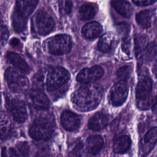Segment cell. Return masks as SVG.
I'll return each mask as SVG.
<instances>
[{
  "instance_id": "6da1fadb",
  "label": "cell",
  "mask_w": 157,
  "mask_h": 157,
  "mask_svg": "<svg viewBox=\"0 0 157 157\" xmlns=\"http://www.w3.org/2000/svg\"><path fill=\"white\" fill-rule=\"evenodd\" d=\"M102 88L96 83H86L76 90L71 96L74 107L80 112H88L95 109L100 102Z\"/></svg>"
},
{
  "instance_id": "7a4b0ae2",
  "label": "cell",
  "mask_w": 157,
  "mask_h": 157,
  "mask_svg": "<svg viewBox=\"0 0 157 157\" xmlns=\"http://www.w3.org/2000/svg\"><path fill=\"white\" fill-rule=\"evenodd\" d=\"M55 126L53 118L51 116L40 115L33 121L29 129V134L34 139L45 141L52 137Z\"/></svg>"
},
{
  "instance_id": "3957f363",
  "label": "cell",
  "mask_w": 157,
  "mask_h": 157,
  "mask_svg": "<svg viewBox=\"0 0 157 157\" xmlns=\"http://www.w3.org/2000/svg\"><path fill=\"white\" fill-rule=\"evenodd\" d=\"M5 78L9 88L15 93H23L28 90L29 82L25 75L20 70L9 67L5 72Z\"/></svg>"
},
{
  "instance_id": "277c9868",
  "label": "cell",
  "mask_w": 157,
  "mask_h": 157,
  "mask_svg": "<svg viewBox=\"0 0 157 157\" xmlns=\"http://www.w3.org/2000/svg\"><path fill=\"white\" fill-rule=\"evenodd\" d=\"M45 47L51 54L61 55L68 53L72 47V40L69 36L58 34L45 41Z\"/></svg>"
},
{
  "instance_id": "5b68a950",
  "label": "cell",
  "mask_w": 157,
  "mask_h": 157,
  "mask_svg": "<svg viewBox=\"0 0 157 157\" xmlns=\"http://www.w3.org/2000/svg\"><path fill=\"white\" fill-rule=\"evenodd\" d=\"M55 25L53 18L44 10H39L32 19L33 30L39 35L48 34L53 29Z\"/></svg>"
},
{
  "instance_id": "8992f818",
  "label": "cell",
  "mask_w": 157,
  "mask_h": 157,
  "mask_svg": "<svg viewBox=\"0 0 157 157\" xmlns=\"http://www.w3.org/2000/svg\"><path fill=\"white\" fill-rule=\"evenodd\" d=\"M70 78L69 72L63 67H56L48 73L46 86L49 91H54L65 84Z\"/></svg>"
},
{
  "instance_id": "52a82bcc",
  "label": "cell",
  "mask_w": 157,
  "mask_h": 157,
  "mask_svg": "<svg viewBox=\"0 0 157 157\" xmlns=\"http://www.w3.org/2000/svg\"><path fill=\"white\" fill-rule=\"evenodd\" d=\"M6 105L10 112L15 121L18 123L24 122L28 117L25 103L21 99L13 98H6Z\"/></svg>"
},
{
  "instance_id": "ba28073f",
  "label": "cell",
  "mask_w": 157,
  "mask_h": 157,
  "mask_svg": "<svg viewBox=\"0 0 157 157\" xmlns=\"http://www.w3.org/2000/svg\"><path fill=\"white\" fill-rule=\"evenodd\" d=\"M128 94V85L126 81L121 80L116 83L111 88L110 100L115 106L121 105L126 101Z\"/></svg>"
},
{
  "instance_id": "9c48e42d",
  "label": "cell",
  "mask_w": 157,
  "mask_h": 157,
  "mask_svg": "<svg viewBox=\"0 0 157 157\" xmlns=\"http://www.w3.org/2000/svg\"><path fill=\"white\" fill-rule=\"evenodd\" d=\"M26 98L29 104L36 109L45 110L49 106V100L41 90L33 88L29 91Z\"/></svg>"
},
{
  "instance_id": "30bf717a",
  "label": "cell",
  "mask_w": 157,
  "mask_h": 157,
  "mask_svg": "<svg viewBox=\"0 0 157 157\" xmlns=\"http://www.w3.org/2000/svg\"><path fill=\"white\" fill-rule=\"evenodd\" d=\"M104 74L103 69L99 66L81 70L77 75V80L82 83H91L99 79Z\"/></svg>"
},
{
  "instance_id": "8fae6325",
  "label": "cell",
  "mask_w": 157,
  "mask_h": 157,
  "mask_svg": "<svg viewBox=\"0 0 157 157\" xmlns=\"http://www.w3.org/2000/svg\"><path fill=\"white\" fill-rule=\"evenodd\" d=\"M61 123L66 130L73 131L79 127L80 117L71 111L64 110L61 115Z\"/></svg>"
},
{
  "instance_id": "7c38bea8",
  "label": "cell",
  "mask_w": 157,
  "mask_h": 157,
  "mask_svg": "<svg viewBox=\"0 0 157 157\" xmlns=\"http://www.w3.org/2000/svg\"><path fill=\"white\" fill-rule=\"evenodd\" d=\"M38 0H17L13 13L27 19L36 8Z\"/></svg>"
},
{
  "instance_id": "4fadbf2b",
  "label": "cell",
  "mask_w": 157,
  "mask_h": 157,
  "mask_svg": "<svg viewBox=\"0 0 157 157\" xmlns=\"http://www.w3.org/2000/svg\"><path fill=\"white\" fill-rule=\"evenodd\" d=\"M152 90V82L148 77L142 78L137 83L136 91V98L138 101L144 100L150 96Z\"/></svg>"
},
{
  "instance_id": "5bb4252c",
  "label": "cell",
  "mask_w": 157,
  "mask_h": 157,
  "mask_svg": "<svg viewBox=\"0 0 157 157\" xmlns=\"http://www.w3.org/2000/svg\"><path fill=\"white\" fill-rule=\"evenodd\" d=\"M13 133V125L11 120L5 113L0 112V139H7Z\"/></svg>"
},
{
  "instance_id": "9a60e30c",
  "label": "cell",
  "mask_w": 157,
  "mask_h": 157,
  "mask_svg": "<svg viewBox=\"0 0 157 157\" xmlns=\"http://www.w3.org/2000/svg\"><path fill=\"white\" fill-rule=\"evenodd\" d=\"M117 43V36L112 33H107L101 36L98 42V48L103 52H107L114 48Z\"/></svg>"
},
{
  "instance_id": "2e32d148",
  "label": "cell",
  "mask_w": 157,
  "mask_h": 157,
  "mask_svg": "<svg viewBox=\"0 0 157 157\" xmlns=\"http://www.w3.org/2000/svg\"><path fill=\"white\" fill-rule=\"evenodd\" d=\"M108 123L107 116L102 112L95 113L88 121V128L93 131H100Z\"/></svg>"
},
{
  "instance_id": "e0dca14e",
  "label": "cell",
  "mask_w": 157,
  "mask_h": 157,
  "mask_svg": "<svg viewBox=\"0 0 157 157\" xmlns=\"http://www.w3.org/2000/svg\"><path fill=\"white\" fill-rule=\"evenodd\" d=\"M102 28L100 23L96 21H92L86 24L82 29L83 37L88 39L97 37L102 32Z\"/></svg>"
},
{
  "instance_id": "ac0fdd59",
  "label": "cell",
  "mask_w": 157,
  "mask_h": 157,
  "mask_svg": "<svg viewBox=\"0 0 157 157\" xmlns=\"http://www.w3.org/2000/svg\"><path fill=\"white\" fill-rule=\"evenodd\" d=\"M6 57L8 62L15 66L17 69L25 73L29 72V67L28 64L19 55L9 52L6 53Z\"/></svg>"
},
{
  "instance_id": "d6986e66",
  "label": "cell",
  "mask_w": 157,
  "mask_h": 157,
  "mask_svg": "<svg viewBox=\"0 0 157 157\" xmlns=\"http://www.w3.org/2000/svg\"><path fill=\"white\" fill-rule=\"evenodd\" d=\"M157 141V128L153 127L150 129L145 135L144 137V144L142 147L144 148L140 151L141 153L147 155L154 147Z\"/></svg>"
},
{
  "instance_id": "ffe728a7",
  "label": "cell",
  "mask_w": 157,
  "mask_h": 157,
  "mask_svg": "<svg viewBox=\"0 0 157 157\" xmlns=\"http://www.w3.org/2000/svg\"><path fill=\"white\" fill-rule=\"evenodd\" d=\"M87 149L91 155H96L102 149L104 145V140L102 136L94 135L89 137L86 140Z\"/></svg>"
},
{
  "instance_id": "44dd1931",
  "label": "cell",
  "mask_w": 157,
  "mask_h": 157,
  "mask_svg": "<svg viewBox=\"0 0 157 157\" xmlns=\"http://www.w3.org/2000/svg\"><path fill=\"white\" fill-rule=\"evenodd\" d=\"M111 5L118 13L124 17H129L132 13L133 9L131 5L125 1L113 0Z\"/></svg>"
},
{
  "instance_id": "7402d4cb",
  "label": "cell",
  "mask_w": 157,
  "mask_h": 157,
  "mask_svg": "<svg viewBox=\"0 0 157 157\" xmlns=\"http://www.w3.org/2000/svg\"><path fill=\"white\" fill-rule=\"evenodd\" d=\"M131 144V139L128 136H120L114 140L113 150L116 153H123L129 148Z\"/></svg>"
},
{
  "instance_id": "603a6c76",
  "label": "cell",
  "mask_w": 157,
  "mask_h": 157,
  "mask_svg": "<svg viewBox=\"0 0 157 157\" xmlns=\"http://www.w3.org/2000/svg\"><path fill=\"white\" fill-rule=\"evenodd\" d=\"M153 13L151 10H145L136 14V20L137 23L144 28H148L151 26L153 21Z\"/></svg>"
},
{
  "instance_id": "cb8c5ba5",
  "label": "cell",
  "mask_w": 157,
  "mask_h": 157,
  "mask_svg": "<svg viewBox=\"0 0 157 157\" xmlns=\"http://www.w3.org/2000/svg\"><path fill=\"white\" fill-rule=\"evenodd\" d=\"M96 13L94 6L90 4L82 5L79 9V15L82 20H86L92 18Z\"/></svg>"
},
{
  "instance_id": "d4e9b609",
  "label": "cell",
  "mask_w": 157,
  "mask_h": 157,
  "mask_svg": "<svg viewBox=\"0 0 157 157\" xmlns=\"http://www.w3.org/2000/svg\"><path fill=\"white\" fill-rule=\"evenodd\" d=\"M147 45V38L145 35H136L134 37V50L136 55L138 56L142 52H143Z\"/></svg>"
},
{
  "instance_id": "484cf974",
  "label": "cell",
  "mask_w": 157,
  "mask_h": 157,
  "mask_svg": "<svg viewBox=\"0 0 157 157\" xmlns=\"http://www.w3.org/2000/svg\"><path fill=\"white\" fill-rule=\"evenodd\" d=\"M27 19L22 18L19 15L13 13L12 15V25L17 33L22 32L26 28Z\"/></svg>"
},
{
  "instance_id": "4316f807",
  "label": "cell",
  "mask_w": 157,
  "mask_h": 157,
  "mask_svg": "<svg viewBox=\"0 0 157 157\" xmlns=\"http://www.w3.org/2000/svg\"><path fill=\"white\" fill-rule=\"evenodd\" d=\"M143 59L145 61L152 60L157 54V45L155 42H151L147 45L144 50Z\"/></svg>"
},
{
  "instance_id": "83f0119b",
  "label": "cell",
  "mask_w": 157,
  "mask_h": 157,
  "mask_svg": "<svg viewBox=\"0 0 157 157\" xmlns=\"http://www.w3.org/2000/svg\"><path fill=\"white\" fill-rule=\"evenodd\" d=\"M60 13L63 15H68L72 11V0H58Z\"/></svg>"
},
{
  "instance_id": "f1b7e54d",
  "label": "cell",
  "mask_w": 157,
  "mask_h": 157,
  "mask_svg": "<svg viewBox=\"0 0 157 157\" xmlns=\"http://www.w3.org/2000/svg\"><path fill=\"white\" fill-rule=\"evenodd\" d=\"M132 69V67L130 66H124L121 67L117 72L118 77L121 80L126 81V80L131 75Z\"/></svg>"
},
{
  "instance_id": "f546056e",
  "label": "cell",
  "mask_w": 157,
  "mask_h": 157,
  "mask_svg": "<svg viewBox=\"0 0 157 157\" xmlns=\"http://www.w3.org/2000/svg\"><path fill=\"white\" fill-rule=\"evenodd\" d=\"M83 150V144L82 141L76 142L71 148L70 154L72 157H82Z\"/></svg>"
},
{
  "instance_id": "4dcf8cb0",
  "label": "cell",
  "mask_w": 157,
  "mask_h": 157,
  "mask_svg": "<svg viewBox=\"0 0 157 157\" xmlns=\"http://www.w3.org/2000/svg\"><path fill=\"white\" fill-rule=\"evenodd\" d=\"M155 98L150 96L145 99L138 101V106L142 109H149L150 107H153L155 102Z\"/></svg>"
},
{
  "instance_id": "1f68e13d",
  "label": "cell",
  "mask_w": 157,
  "mask_h": 157,
  "mask_svg": "<svg viewBox=\"0 0 157 157\" xmlns=\"http://www.w3.org/2000/svg\"><path fill=\"white\" fill-rule=\"evenodd\" d=\"M9 35V31L7 27L3 24H0V45H4L6 44Z\"/></svg>"
},
{
  "instance_id": "d6a6232c",
  "label": "cell",
  "mask_w": 157,
  "mask_h": 157,
  "mask_svg": "<svg viewBox=\"0 0 157 157\" xmlns=\"http://www.w3.org/2000/svg\"><path fill=\"white\" fill-rule=\"evenodd\" d=\"M33 83L34 89L41 90L44 85V76L42 74H36L33 78Z\"/></svg>"
},
{
  "instance_id": "836d02e7",
  "label": "cell",
  "mask_w": 157,
  "mask_h": 157,
  "mask_svg": "<svg viewBox=\"0 0 157 157\" xmlns=\"http://www.w3.org/2000/svg\"><path fill=\"white\" fill-rule=\"evenodd\" d=\"M17 148L23 157H29V147L26 142H20L17 145Z\"/></svg>"
},
{
  "instance_id": "e575fe53",
  "label": "cell",
  "mask_w": 157,
  "mask_h": 157,
  "mask_svg": "<svg viewBox=\"0 0 157 157\" xmlns=\"http://www.w3.org/2000/svg\"><path fill=\"white\" fill-rule=\"evenodd\" d=\"M2 157H19L17 151L13 148H7L6 147L2 148Z\"/></svg>"
},
{
  "instance_id": "d590c367",
  "label": "cell",
  "mask_w": 157,
  "mask_h": 157,
  "mask_svg": "<svg viewBox=\"0 0 157 157\" xmlns=\"http://www.w3.org/2000/svg\"><path fill=\"white\" fill-rule=\"evenodd\" d=\"M122 50L124 52H125L127 55L130 54L131 52V41L129 37H124L123 40V44L121 45Z\"/></svg>"
},
{
  "instance_id": "8d00e7d4",
  "label": "cell",
  "mask_w": 157,
  "mask_h": 157,
  "mask_svg": "<svg viewBox=\"0 0 157 157\" xmlns=\"http://www.w3.org/2000/svg\"><path fill=\"white\" fill-rule=\"evenodd\" d=\"M138 6H148L154 3L156 0H132Z\"/></svg>"
},
{
  "instance_id": "74e56055",
  "label": "cell",
  "mask_w": 157,
  "mask_h": 157,
  "mask_svg": "<svg viewBox=\"0 0 157 157\" xmlns=\"http://www.w3.org/2000/svg\"><path fill=\"white\" fill-rule=\"evenodd\" d=\"M20 43V41L17 38H13L10 42V44L13 47H17Z\"/></svg>"
},
{
  "instance_id": "f35d334b",
  "label": "cell",
  "mask_w": 157,
  "mask_h": 157,
  "mask_svg": "<svg viewBox=\"0 0 157 157\" xmlns=\"http://www.w3.org/2000/svg\"><path fill=\"white\" fill-rule=\"evenodd\" d=\"M153 110L155 112H157V96L156 98V100H155V102L153 106Z\"/></svg>"
},
{
  "instance_id": "ab89813d",
  "label": "cell",
  "mask_w": 157,
  "mask_h": 157,
  "mask_svg": "<svg viewBox=\"0 0 157 157\" xmlns=\"http://www.w3.org/2000/svg\"><path fill=\"white\" fill-rule=\"evenodd\" d=\"M2 94L1 93H0V105H1V104H2Z\"/></svg>"
},
{
  "instance_id": "60d3db41",
  "label": "cell",
  "mask_w": 157,
  "mask_h": 157,
  "mask_svg": "<svg viewBox=\"0 0 157 157\" xmlns=\"http://www.w3.org/2000/svg\"><path fill=\"white\" fill-rule=\"evenodd\" d=\"M155 73H156V75H157V66H156V68H155Z\"/></svg>"
}]
</instances>
